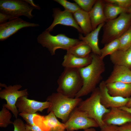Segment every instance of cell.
Listing matches in <instances>:
<instances>
[{"instance_id":"obj_1","label":"cell","mask_w":131,"mask_h":131,"mask_svg":"<svg viewBox=\"0 0 131 131\" xmlns=\"http://www.w3.org/2000/svg\"><path fill=\"white\" fill-rule=\"evenodd\" d=\"M90 54L92 58L91 63L79 69L83 85L75 98H80L91 93L100 82L102 75L105 71V63L100 56L93 53Z\"/></svg>"},{"instance_id":"obj_2","label":"cell","mask_w":131,"mask_h":131,"mask_svg":"<svg viewBox=\"0 0 131 131\" xmlns=\"http://www.w3.org/2000/svg\"><path fill=\"white\" fill-rule=\"evenodd\" d=\"M46 100L50 103L47 113L52 112L63 123L67 121L72 112L82 100L80 98H70L57 92L52 93Z\"/></svg>"},{"instance_id":"obj_3","label":"cell","mask_w":131,"mask_h":131,"mask_svg":"<svg viewBox=\"0 0 131 131\" xmlns=\"http://www.w3.org/2000/svg\"><path fill=\"white\" fill-rule=\"evenodd\" d=\"M57 82V92L71 98H75L83 85L82 78L77 69L64 68Z\"/></svg>"},{"instance_id":"obj_4","label":"cell","mask_w":131,"mask_h":131,"mask_svg":"<svg viewBox=\"0 0 131 131\" xmlns=\"http://www.w3.org/2000/svg\"><path fill=\"white\" fill-rule=\"evenodd\" d=\"M131 26V14L123 13L116 18L107 20L103 25L101 43L106 44L119 38Z\"/></svg>"},{"instance_id":"obj_5","label":"cell","mask_w":131,"mask_h":131,"mask_svg":"<svg viewBox=\"0 0 131 131\" xmlns=\"http://www.w3.org/2000/svg\"><path fill=\"white\" fill-rule=\"evenodd\" d=\"M77 108L79 110L85 112L89 117L94 120L100 128L105 124L102 120L103 115L110 110V109L106 108L101 104L98 87L91 92L89 97L82 100Z\"/></svg>"},{"instance_id":"obj_6","label":"cell","mask_w":131,"mask_h":131,"mask_svg":"<svg viewBox=\"0 0 131 131\" xmlns=\"http://www.w3.org/2000/svg\"><path fill=\"white\" fill-rule=\"evenodd\" d=\"M37 41L43 47L48 49L52 56L55 54L57 49L67 51L80 41L79 39L69 37L63 34L53 35L46 30L38 36Z\"/></svg>"},{"instance_id":"obj_7","label":"cell","mask_w":131,"mask_h":131,"mask_svg":"<svg viewBox=\"0 0 131 131\" xmlns=\"http://www.w3.org/2000/svg\"><path fill=\"white\" fill-rule=\"evenodd\" d=\"M34 8L25 0H0V12L6 14L13 19L24 16L31 19Z\"/></svg>"},{"instance_id":"obj_8","label":"cell","mask_w":131,"mask_h":131,"mask_svg":"<svg viewBox=\"0 0 131 131\" xmlns=\"http://www.w3.org/2000/svg\"><path fill=\"white\" fill-rule=\"evenodd\" d=\"M64 123L66 130L74 131L79 129L86 130L99 127L97 123L89 117L85 112L75 108Z\"/></svg>"},{"instance_id":"obj_9","label":"cell","mask_w":131,"mask_h":131,"mask_svg":"<svg viewBox=\"0 0 131 131\" xmlns=\"http://www.w3.org/2000/svg\"><path fill=\"white\" fill-rule=\"evenodd\" d=\"M22 87L20 84L10 85L7 86L0 91V98L6 100L7 102L6 104L3 105L11 111L16 119L17 118L19 114L16 105L17 100L21 97L28 95L27 89L19 90Z\"/></svg>"},{"instance_id":"obj_10","label":"cell","mask_w":131,"mask_h":131,"mask_svg":"<svg viewBox=\"0 0 131 131\" xmlns=\"http://www.w3.org/2000/svg\"><path fill=\"white\" fill-rule=\"evenodd\" d=\"M39 26L38 24L27 22L19 17L10 20L0 24V40H6L23 28Z\"/></svg>"},{"instance_id":"obj_11","label":"cell","mask_w":131,"mask_h":131,"mask_svg":"<svg viewBox=\"0 0 131 131\" xmlns=\"http://www.w3.org/2000/svg\"><path fill=\"white\" fill-rule=\"evenodd\" d=\"M35 125L44 131H65V124L59 121L52 112L46 115L37 114L34 117Z\"/></svg>"},{"instance_id":"obj_12","label":"cell","mask_w":131,"mask_h":131,"mask_svg":"<svg viewBox=\"0 0 131 131\" xmlns=\"http://www.w3.org/2000/svg\"><path fill=\"white\" fill-rule=\"evenodd\" d=\"M53 21L51 25L45 30L52 31L57 25L60 24L73 27L81 33H83L81 28L75 20L73 14L65 10L61 11L58 8L53 9Z\"/></svg>"},{"instance_id":"obj_13","label":"cell","mask_w":131,"mask_h":131,"mask_svg":"<svg viewBox=\"0 0 131 131\" xmlns=\"http://www.w3.org/2000/svg\"><path fill=\"white\" fill-rule=\"evenodd\" d=\"M27 97H21L17 100L16 105L19 113L34 114L38 111L42 112L50 105L48 101L40 102L28 99Z\"/></svg>"},{"instance_id":"obj_14","label":"cell","mask_w":131,"mask_h":131,"mask_svg":"<svg viewBox=\"0 0 131 131\" xmlns=\"http://www.w3.org/2000/svg\"><path fill=\"white\" fill-rule=\"evenodd\" d=\"M100 100L101 104L106 108L110 109L126 106L130 98L113 96L108 93L105 81L99 83V87Z\"/></svg>"},{"instance_id":"obj_15","label":"cell","mask_w":131,"mask_h":131,"mask_svg":"<svg viewBox=\"0 0 131 131\" xmlns=\"http://www.w3.org/2000/svg\"><path fill=\"white\" fill-rule=\"evenodd\" d=\"M102 120L105 124L120 126L131 122V114L119 108H112L104 115Z\"/></svg>"},{"instance_id":"obj_16","label":"cell","mask_w":131,"mask_h":131,"mask_svg":"<svg viewBox=\"0 0 131 131\" xmlns=\"http://www.w3.org/2000/svg\"><path fill=\"white\" fill-rule=\"evenodd\" d=\"M104 1L96 0L90 11L89 12L92 30L100 25L105 23L107 19L105 14Z\"/></svg>"},{"instance_id":"obj_17","label":"cell","mask_w":131,"mask_h":131,"mask_svg":"<svg viewBox=\"0 0 131 131\" xmlns=\"http://www.w3.org/2000/svg\"><path fill=\"white\" fill-rule=\"evenodd\" d=\"M105 81L106 84L115 82L131 84V70L124 66L114 65L110 75Z\"/></svg>"},{"instance_id":"obj_18","label":"cell","mask_w":131,"mask_h":131,"mask_svg":"<svg viewBox=\"0 0 131 131\" xmlns=\"http://www.w3.org/2000/svg\"><path fill=\"white\" fill-rule=\"evenodd\" d=\"M92 60L90 54L87 57H82L66 53L64 56L62 65L64 68L79 69L89 65Z\"/></svg>"},{"instance_id":"obj_19","label":"cell","mask_w":131,"mask_h":131,"mask_svg":"<svg viewBox=\"0 0 131 131\" xmlns=\"http://www.w3.org/2000/svg\"><path fill=\"white\" fill-rule=\"evenodd\" d=\"M105 24L100 25L96 29L85 36L81 34L79 36V40L83 41L88 45L90 47L93 53L100 56L101 52L98 45V35L100 30Z\"/></svg>"},{"instance_id":"obj_20","label":"cell","mask_w":131,"mask_h":131,"mask_svg":"<svg viewBox=\"0 0 131 131\" xmlns=\"http://www.w3.org/2000/svg\"><path fill=\"white\" fill-rule=\"evenodd\" d=\"M106 85L108 93L112 96L127 98L131 96V84L115 82Z\"/></svg>"},{"instance_id":"obj_21","label":"cell","mask_w":131,"mask_h":131,"mask_svg":"<svg viewBox=\"0 0 131 131\" xmlns=\"http://www.w3.org/2000/svg\"><path fill=\"white\" fill-rule=\"evenodd\" d=\"M114 65L123 66L131 69V47L125 50H118L110 55Z\"/></svg>"},{"instance_id":"obj_22","label":"cell","mask_w":131,"mask_h":131,"mask_svg":"<svg viewBox=\"0 0 131 131\" xmlns=\"http://www.w3.org/2000/svg\"><path fill=\"white\" fill-rule=\"evenodd\" d=\"M73 14L75 20L85 36L92 31L89 12L81 9Z\"/></svg>"},{"instance_id":"obj_23","label":"cell","mask_w":131,"mask_h":131,"mask_svg":"<svg viewBox=\"0 0 131 131\" xmlns=\"http://www.w3.org/2000/svg\"><path fill=\"white\" fill-rule=\"evenodd\" d=\"M92 51L90 47L82 41L66 51V53L82 57L89 56Z\"/></svg>"},{"instance_id":"obj_24","label":"cell","mask_w":131,"mask_h":131,"mask_svg":"<svg viewBox=\"0 0 131 131\" xmlns=\"http://www.w3.org/2000/svg\"><path fill=\"white\" fill-rule=\"evenodd\" d=\"M105 4L104 11L107 20L114 19L121 14L127 12L128 9L121 8L113 4L107 3Z\"/></svg>"},{"instance_id":"obj_25","label":"cell","mask_w":131,"mask_h":131,"mask_svg":"<svg viewBox=\"0 0 131 131\" xmlns=\"http://www.w3.org/2000/svg\"><path fill=\"white\" fill-rule=\"evenodd\" d=\"M119 45L118 39L115 40L105 44L104 47L100 49V58L103 60L106 56L111 55L119 50Z\"/></svg>"},{"instance_id":"obj_26","label":"cell","mask_w":131,"mask_h":131,"mask_svg":"<svg viewBox=\"0 0 131 131\" xmlns=\"http://www.w3.org/2000/svg\"><path fill=\"white\" fill-rule=\"evenodd\" d=\"M118 39L119 50H125L131 47V26Z\"/></svg>"},{"instance_id":"obj_27","label":"cell","mask_w":131,"mask_h":131,"mask_svg":"<svg viewBox=\"0 0 131 131\" xmlns=\"http://www.w3.org/2000/svg\"><path fill=\"white\" fill-rule=\"evenodd\" d=\"M12 115L8 110L3 105L2 107L0 112V127L5 128L13 122L10 119Z\"/></svg>"},{"instance_id":"obj_28","label":"cell","mask_w":131,"mask_h":131,"mask_svg":"<svg viewBox=\"0 0 131 131\" xmlns=\"http://www.w3.org/2000/svg\"><path fill=\"white\" fill-rule=\"evenodd\" d=\"M54 1L63 6L65 10L72 14L81 9L76 3H71L66 0H54Z\"/></svg>"},{"instance_id":"obj_29","label":"cell","mask_w":131,"mask_h":131,"mask_svg":"<svg viewBox=\"0 0 131 131\" xmlns=\"http://www.w3.org/2000/svg\"><path fill=\"white\" fill-rule=\"evenodd\" d=\"M81 8L89 12L91 10L96 0H74Z\"/></svg>"},{"instance_id":"obj_30","label":"cell","mask_w":131,"mask_h":131,"mask_svg":"<svg viewBox=\"0 0 131 131\" xmlns=\"http://www.w3.org/2000/svg\"><path fill=\"white\" fill-rule=\"evenodd\" d=\"M106 2L116 5L123 8L128 9L131 7V0H105Z\"/></svg>"},{"instance_id":"obj_31","label":"cell","mask_w":131,"mask_h":131,"mask_svg":"<svg viewBox=\"0 0 131 131\" xmlns=\"http://www.w3.org/2000/svg\"><path fill=\"white\" fill-rule=\"evenodd\" d=\"M37 114L25 113H20L19 115L21 117L25 120L26 124L30 125H35L33 121L34 117Z\"/></svg>"},{"instance_id":"obj_32","label":"cell","mask_w":131,"mask_h":131,"mask_svg":"<svg viewBox=\"0 0 131 131\" xmlns=\"http://www.w3.org/2000/svg\"><path fill=\"white\" fill-rule=\"evenodd\" d=\"M12 124L14 127V131H26L25 124L21 119H16Z\"/></svg>"},{"instance_id":"obj_33","label":"cell","mask_w":131,"mask_h":131,"mask_svg":"<svg viewBox=\"0 0 131 131\" xmlns=\"http://www.w3.org/2000/svg\"><path fill=\"white\" fill-rule=\"evenodd\" d=\"M118 126L105 124L100 127V131H119L118 129Z\"/></svg>"},{"instance_id":"obj_34","label":"cell","mask_w":131,"mask_h":131,"mask_svg":"<svg viewBox=\"0 0 131 131\" xmlns=\"http://www.w3.org/2000/svg\"><path fill=\"white\" fill-rule=\"evenodd\" d=\"M118 129L119 131H131V122L118 126Z\"/></svg>"},{"instance_id":"obj_35","label":"cell","mask_w":131,"mask_h":131,"mask_svg":"<svg viewBox=\"0 0 131 131\" xmlns=\"http://www.w3.org/2000/svg\"><path fill=\"white\" fill-rule=\"evenodd\" d=\"M26 131H44L35 125H30L25 124Z\"/></svg>"},{"instance_id":"obj_36","label":"cell","mask_w":131,"mask_h":131,"mask_svg":"<svg viewBox=\"0 0 131 131\" xmlns=\"http://www.w3.org/2000/svg\"><path fill=\"white\" fill-rule=\"evenodd\" d=\"M13 19L11 17L8 15L2 13L0 12V24L4 23L8 21Z\"/></svg>"},{"instance_id":"obj_37","label":"cell","mask_w":131,"mask_h":131,"mask_svg":"<svg viewBox=\"0 0 131 131\" xmlns=\"http://www.w3.org/2000/svg\"><path fill=\"white\" fill-rule=\"evenodd\" d=\"M25 1L28 3L34 9L37 10L40 9V7L39 5L35 4L33 0H24Z\"/></svg>"},{"instance_id":"obj_38","label":"cell","mask_w":131,"mask_h":131,"mask_svg":"<svg viewBox=\"0 0 131 131\" xmlns=\"http://www.w3.org/2000/svg\"><path fill=\"white\" fill-rule=\"evenodd\" d=\"M119 108L127 111L131 114V107H129L124 106L120 107Z\"/></svg>"},{"instance_id":"obj_39","label":"cell","mask_w":131,"mask_h":131,"mask_svg":"<svg viewBox=\"0 0 131 131\" xmlns=\"http://www.w3.org/2000/svg\"><path fill=\"white\" fill-rule=\"evenodd\" d=\"M126 106L129 107H131V97H130Z\"/></svg>"},{"instance_id":"obj_40","label":"cell","mask_w":131,"mask_h":131,"mask_svg":"<svg viewBox=\"0 0 131 131\" xmlns=\"http://www.w3.org/2000/svg\"><path fill=\"white\" fill-rule=\"evenodd\" d=\"M65 131H71L69 130H65ZM83 131H96V130L93 128H89L88 129L84 130Z\"/></svg>"},{"instance_id":"obj_41","label":"cell","mask_w":131,"mask_h":131,"mask_svg":"<svg viewBox=\"0 0 131 131\" xmlns=\"http://www.w3.org/2000/svg\"><path fill=\"white\" fill-rule=\"evenodd\" d=\"M127 12L131 14V7L128 9Z\"/></svg>"},{"instance_id":"obj_42","label":"cell","mask_w":131,"mask_h":131,"mask_svg":"<svg viewBox=\"0 0 131 131\" xmlns=\"http://www.w3.org/2000/svg\"></svg>"}]
</instances>
